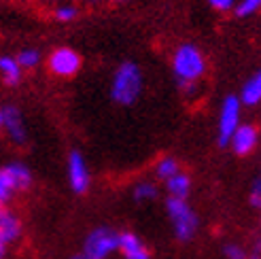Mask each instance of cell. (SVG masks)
Here are the masks:
<instances>
[{
    "mask_svg": "<svg viewBox=\"0 0 261 259\" xmlns=\"http://www.w3.org/2000/svg\"><path fill=\"white\" fill-rule=\"evenodd\" d=\"M158 193H160V189H158V185L153 183V180H138V183L132 187V198L136 200V202H151V200H155L158 198Z\"/></svg>",
    "mask_w": 261,
    "mask_h": 259,
    "instance_id": "16",
    "label": "cell"
},
{
    "mask_svg": "<svg viewBox=\"0 0 261 259\" xmlns=\"http://www.w3.org/2000/svg\"><path fill=\"white\" fill-rule=\"evenodd\" d=\"M0 209H3V206H0Z\"/></svg>",
    "mask_w": 261,
    "mask_h": 259,
    "instance_id": "31",
    "label": "cell"
},
{
    "mask_svg": "<svg viewBox=\"0 0 261 259\" xmlns=\"http://www.w3.org/2000/svg\"><path fill=\"white\" fill-rule=\"evenodd\" d=\"M145 79H142V70L136 62H121L115 68L111 79V98L115 105L129 107L140 98Z\"/></svg>",
    "mask_w": 261,
    "mask_h": 259,
    "instance_id": "2",
    "label": "cell"
},
{
    "mask_svg": "<svg viewBox=\"0 0 261 259\" xmlns=\"http://www.w3.org/2000/svg\"><path fill=\"white\" fill-rule=\"evenodd\" d=\"M23 236V223L15 211L0 209V238L5 240L7 247L19 242Z\"/></svg>",
    "mask_w": 261,
    "mask_h": 259,
    "instance_id": "12",
    "label": "cell"
},
{
    "mask_svg": "<svg viewBox=\"0 0 261 259\" xmlns=\"http://www.w3.org/2000/svg\"><path fill=\"white\" fill-rule=\"evenodd\" d=\"M0 79L9 87H17L21 83L23 70L19 68L15 56H0Z\"/></svg>",
    "mask_w": 261,
    "mask_h": 259,
    "instance_id": "15",
    "label": "cell"
},
{
    "mask_svg": "<svg viewBox=\"0 0 261 259\" xmlns=\"http://www.w3.org/2000/svg\"><path fill=\"white\" fill-rule=\"evenodd\" d=\"M15 60L19 64V68L25 72V70H34L38 64L43 62V54L38 49H34V47H25V49H21L19 54L15 56Z\"/></svg>",
    "mask_w": 261,
    "mask_h": 259,
    "instance_id": "17",
    "label": "cell"
},
{
    "mask_svg": "<svg viewBox=\"0 0 261 259\" xmlns=\"http://www.w3.org/2000/svg\"><path fill=\"white\" fill-rule=\"evenodd\" d=\"M251 206L253 209H261V178L259 176L253 180V187H251Z\"/></svg>",
    "mask_w": 261,
    "mask_h": 259,
    "instance_id": "23",
    "label": "cell"
},
{
    "mask_svg": "<svg viewBox=\"0 0 261 259\" xmlns=\"http://www.w3.org/2000/svg\"><path fill=\"white\" fill-rule=\"evenodd\" d=\"M166 215L170 219V225L174 236L180 242H189L200 229V217L193 211L189 200H174L168 198L166 202Z\"/></svg>",
    "mask_w": 261,
    "mask_h": 259,
    "instance_id": "3",
    "label": "cell"
},
{
    "mask_svg": "<svg viewBox=\"0 0 261 259\" xmlns=\"http://www.w3.org/2000/svg\"><path fill=\"white\" fill-rule=\"evenodd\" d=\"M238 100L242 107H251V109L259 107V102H261V72L259 70L244 81V85L240 87Z\"/></svg>",
    "mask_w": 261,
    "mask_h": 259,
    "instance_id": "13",
    "label": "cell"
},
{
    "mask_svg": "<svg viewBox=\"0 0 261 259\" xmlns=\"http://www.w3.org/2000/svg\"><path fill=\"white\" fill-rule=\"evenodd\" d=\"M240 123H242V105L238 96H225L217 115V136L221 145H227Z\"/></svg>",
    "mask_w": 261,
    "mask_h": 259,
    "instance_id": "7",
    "label": "cell"
},
{
    "mask_svg": "<svg viewBox=\"0 0 261 259\" xmlns=\"http://www.w3.org/2000/svg\"><path fill=\"white\" fill-rule=\"evenodd\" d=\"M123 259H151V251L140 236L134 231H119V247H117Z\"/></svg>",
    "mask_w": 261,
    "mask_h": 259,
    "instance_id": "11",
    "label": "cell"
},
{
    "mask_svg": "<svg viewBox=\"0 0 261 259\" xmlns=\"http://www.w3.org/2000/svg\"><path fill=\"white\" fill-rule=\"evenodd\" d=\"M7 244H5V240L3 238H0V259H5V255H7Z\"/></svg>",
    "mask_w": 261,
    "mask_h": 259,
    "instance_id": "25",
    "label": "cell"
},
{
    "mask_svg": "<svg viewBox=\"0 0 261 259\" xmlns=\"http://www.w3.org/2000/svg\"><path fill=\"white\" fill-rule=\"evenodd\" d=\"M246 259H261V249H259V242L255 244V249L251 253H246Z\"/></svg>",
    "mask_w": 261,
    "mask_h": 259,
    "instance_id": "24",
    "label": "cell"
},
{
    "mask_svg": "<svg viewBox=\"0 0 261 259\" xmlns=\"http://www.w3.org/2000/svg\"><path fill=\"white\" fill-rule=\"evenodd\" d=\"M170 66L174 79L182 87V92L187 94V98H193L200 92V83L208 72V62L204 51L193 43H182L174 49Z\"/></svg>",
    "mask_w": 261,
    "mask_h": 259,
    "instance_id": "1",
    "label": "cell"
},
{
    "mask_svg": "<svg viewBox=\"0 0 261 259\" xmlns=\"http://www.w3.org/2000/svg\"><path fill=\"white\" fill-rule=\"evenodd\" d=\"M0 132H3V107H0Z\"/></svg>",
    "mask_w": 261,
    "mask_h": 259,
    "instance_id": "28",
    "label": "cell"
},
{
    "mask_svg": "<svg viewBox=\"0 0 261 259\" xmlns=\"http://www.w3.org/2000/svg\"><path fill=\"white\" fill-rule=\"evenodd\" d=\"M246 251L244 247H240V244H236V242H227L225 247H223V255H225V259H246Z\"/></svg>",
    "mask_w": 261,
    "mask_h": 259,
    "instance_id": "21",
    "label": "cell"
},
{
    "mask_svg": "<svg viewBox=\"0 0 261 259\" xmlns=\"http://www.w3.org/2000/svg\"><path fill=\"white\" fill-rule=\"evenodd\" d=\"M178 170H180V166L172 155H164V158H160L158 162H155V176H158L160 180H168Z\"/></svg>",
    "mask_w": 261,
    "mask_h": 259,
    "instance_id": "18",
    "label": "cell"
},
{
    "mask_svg": "<svg viewBox=\"0 0 261 259\" xmlns=\"http://www.w3.org/2000/svg\"><path fill=\"white\" fill-rule=\"evenodd\" d=\"M117 247H119V231L109 225H100L85 236L81 255L85 259H111L117 253Z\"/></svg>",
    "mask_w": 261,
    "mask_h": 259,
    "instance_id": "5",
    "label": "cell"
},
{
    "mask_svg": "<svg viewBox=\"0 0 261 259\" xmlns=\"http://www.w3.org/2000/svg\"><path fill=\"white\" fill-rule=\"evenodd\" d=\"M3 132L9 136L13 145L21 147L28 142V125H25L23 113L17 107H13V105L3 107Z\"/></svg>",
    "mask_w": 261,
    "mask_h": 259,
    "instance_id": "9",
    "label": "cell"
},
{
    "mask_svg": "<svg viewBox=\"0 0 261 259\" xmlns=\"http://www.w3.org/2000/svg\"><path fill=\"white\" fill-rule=\"evenodd\" d=\"M70 259H85V257H83V255L79 253V255H74V257H70Z\"/></svg>",
    "mask_w": 261,
    "mask_h": 259,
    "instance_id": "29",
    "label": "cell"
},
{
    "mask_svg": "<svg viewBox=\"0 0 261 259\" xmlns=\"http://www.w3.org/2000/svg\"><path fill=\"white\" fill-rule=\"evenodd\" d=\"M227 147L238 155V158H246L259 147V127L253 123H240L236 132L231 134Z\"/></svg>",
    "mask_w": 261,
    "mask_h": 259,
    "instance_id": "10",
    "label": "cell"
},
{
    "mask_svg": "<svg viewBox=\"0 0 261 259\" xmlns=\"http://www.w3.org/2000/svg\"><path fill=\"white\" fill-rule=\"evenodd\" d=\"M107 3H109V5H127L129 0H107Z\"/></svg>",
    "mask_w": 261,
    "mask_h": 259,
    "instance_id": "27",
    "label": "cell"
},
{
    "mask_svg": "<svg viewBox=\"0 0 261 259\" xmlns=\"http://www.w3.org/2000/svg\"><path fill=\"white\" fill-rule=\"evenodd\" d=\"M79 17V7L74 3H58L54 7V19L60 23H70Z\"/></svg>",
    "mask_w": 261,
    "mask_h": 259,
    "instance_id": "19",
    "label": "cell"
},
{
    "mask_svg": "<svg viewBox=\"0 0 261 259\" xmlns=\"http://www.w3.org/2000/svg\"><path fill=\"white\" fill-rule=\"evenodd\" d=\"M32 170L21 162H11L0 168V206L7 209V204L21 191L32 187Z\"/></svg>",
    "mask_w": 261,
    "mask_h": 259,
    "instance_id": "4",
    "label": "cell"
},
{
    "mask_svg": "<svg viewBox=\"0 0 261 259\" xmlns=\"http://www.w3.org/2000/svg\"><path fill=\"white\" fill-rule=\"evenodd\" d=\"M261 9V0H236V7H233V15L240 19H249L253 15H257Z\"/></svg>",
    "mask_w": 261,
    "mask_h": 259,
    "instance_id": "20",
    "label": "cell"
},
{
    "mask_svg": "<svg viewBox=\"0 0 261 259\" xmlns=\"http://www.w3.org/2000/svg\"><path fill=\"white\" fill-rule=\"evenodd\" d=\"M74 3H79V0H74Z\"/></svg>",
    "mask_w": 261,
    "mask_h": 259,
    "instance_id": "30",
    "label": "cell"
},
{
    "mask_svg": "<svg viewBox=\"0 0 261 259\" xmlns=\"http://www.w3.org/2000/svg\"><path fill=\"white\" fill-rule=\"evenodd\" d=\"M66 176H68V185L74 193H85L91 185V172H89V164L85 160V155L81 151H70L68 160H66Z\"/></svg>",
    "mask_w": 261,
    "mask_h": 259,
    "instance_id": "8",
    "label": "cell"
},
{
    "mask_svg": "<svg viewBox=\"0 0 261 259\" xmlns=\"http://www.w3.org/2000/svg\"><path fill=\"white\" fill-rule=\"evenodd\" d=\"M21 3H60V0H21Z\"/></svg>",
    "mask_w": 261,
    "mask_h": 259,
    "instance_id": "26",
    "label": "cell"
},
{
    "mask_svg": "<svg viewBox=\"0 0 261 259\" xmlns=\"http://www.w3.org/2000/svg\"><path fill=\"white\" fill-rule=\"evenodd\" d=\"M208 7L217 13H231L236 7V0H206Z\"/></svg>",
    "mask_w": 261,
    "mask_h": 259,
    "instance_id": "22",
    "label": "cell"
},
{
    "mask_svg": "<svg viewBox=\"0 0 261 259\" xmlns=\"http://www.w3.org/2000/svg\"><path fill=\"white\" fill-rule=\"evenodd\" d=\"M166 191H168V198H174V200H187L189 193H191V176L187 172L178 170L176 174H172L168 180H164Z\"/></svg>",
    "mask_w": 261,
    "mask_h": 259,
    "instance_id": "14",
    "label": "cell"
},
{
    "mask_svg": "<svg viewBox=\"0 0 261 259\" xmlns=\"http://www.w3.org/2000/svg\"><path fill=\"white\" fill-rule=\"evenodd\" d=\"M47 70L58 76V79H70V76L79 74L83 66V58L72 47H58L47 56Z\"/></svg>",
    "mask_w": 261,
    "mask_h": 259,
    "instance_id": "6",
    "label": "cell"
}]
</instances>
